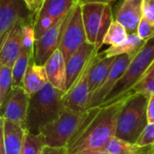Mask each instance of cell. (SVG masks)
<instances>
[{
    "mask_svg": "<svg viewBox=\"0 0 154 154\" xmlns=\"http://www.w3.org/2000/svg\"><path fill=\"white\" fill-rule=\"evenodd\" d=\"M129 94L111 105L100 106L99 112L86 128L66 147L67 154L100 151L116 134L119 112Z\"/></svg>",
    "mask_w": 154,
    "mask_h": 154,
    "instance_id": "6da1fadb",
    "label": "cell"
},
{
    "mask_svg": "<svg viewBox=\"0 0 154 154\" xmlns=\"http://www.w3.org/2000/svg\"><path fill=\"white\" fill-rule=\"evenodd\" d=\"M65 92L53 88L49 82L29 97L25 119V130L39 134V130L54 121L66 108L63 103Z\"/></svg>",
    "mask_w": 154,
    "mask_h": 154,
    "instance_id": "7a4b0ae2",
    "label": "cell"
},
{
    "mask_svg": "<svg viewBox=\"0 0 154 154\" xmlns=\"http://www.w3.org/2000/svg\"><path fill=\"white\" fill-rule=\"evenodd\" d=\"M148 101L149 97L143 94H129L117 117L116 137L131 143H136L143 129L148 125Z\"/></svg>",
    "mask_w": 154,
    "mask_h": 154,
    "instance_id": "3957f363",
    "label": "cell"
},
{
    "mask_svg": "<svg viewBox=\"0 0 154 154\" xmlns=\"http://www.w3.org/2000/svg\"><path fill=\"white\" fill-rule=\"evenodd\" d=\"M154 61V37L148 40L142 49L133 57L125 73L116 82L101 106L111 105L131 93L134 86L140 80Z\"/></svg>",
    "mask_w": 154,
    "mask_h": 154,
    "instance_id": "277c9868",
    "label": "cell"
},
{
    "mask_svg": "<svg viewBox=\"0 0 154 154\" xmlns=\"http://www.w3.org/2000/svg\"><path fill=\"white\" fill-rule=\"evenodd\" d=\"M87 112L88 109L81 112H75L65 108L58 118L42 126L39 130V134L43 135L46 146L66 148L78 132L86 117Z\"/></svg>",
    "mask_w": 154,
    "mask_h": 154,
    "instance_id": "5b68a950",
    "label": "cell"
},
{
    "mask_svg": "<svg viewBox=\"0 0 154 154\" xmlns=\"http://www.w3.org/2000/svg\"><path fill=\"white\" fill-rule=\"evenodd\" d=\"M81 11L87 42L95 45L99 51L103 45L106 33L114 21L112 5L85 4L81 5Z\"/></svg>",
    "mask_w": 154,
    "mask_h": 154,
    "instance_id": "8992f818",
    "label": "cell"
},
{
    "mask_svg": "<svg viewBox=\"0 0 154 154\" xmlns=\"http://www.w3.org/2000/svg\"><path fill=\"white\" fill-rule=\"evenodd\" d=\"M86 42H88L82 19L81 5L77 2L68 18L59 49L62 52L65 60H67Z\"/></svg>",
    "mask_w": 154,
    "mask_h": 154,
    "instance_id": "52a82bcc",
    "label": "cell"
},
{
    "mask_svg": "<svg viewBox=\"0 0 154 154\" xmlns=\"http://www.w3.org/2000/svg\"><path fill=\"white\" fill-rule=\"evenodd\" d=\"M70 12L58 20L41 37L35 40L33 52V62L35 64L43 66L52 53L59 49L62 33Z\"/></svg>",
    "mask_w": 154,
    "mask_h": 154,
    "instance_id": "ba28073f",
    "label": "cell"
},
{
    "mask_svg": "<svg viewBox=\"0 0 154 154\" xmlns=\"http://www.w3.org/2000/svg\"><path fill=\"white\" fill-rule=\"evenodd\" d=\"M97 53H96L90 59L79 78L65 93L63 97V103L67 109L75 112H81L88 109V105L90 97L88 75L91 65L93 64Z\"/></svg>",
    "mask_w": 154,
    "mask_h": 154,
    "instance_id": "9c48e42d",
    "label": "cell"
},
{
    "mask_svg": "<svg viewBox=\"0 0 154 154\" xmlns=\"http://www.w3.org/2000/svg\"><path fill=\"white\" fill-rule=\"evenodd\" d=\"M30 96L23 87L11 88L5 101L0 106V116L23 125L25 128V119Z\"/></svg>",
    "mask_w": 154,
    "mask_h": 154,
    "instance_id": "30bf717a",
    "label": "cell"
},
{
    "mask_svg": "<svg viewBox=\"0 0 154 154\" xmlns=\"http://www.w3.org/2000/svg\"><path fill=\"white\" fill-rule=\"evenodd\" d=\"M132 59L133 58L127 54L116 56L106 79L102 83V85L91 95L88 105V109L101 106L105 98L111 92L116 82L125 73Z\"/></svg>",
    "mask_w": 154,
    "mask_h": 154,
    "instance_id": "8fae6325",
    "label": "cell"
},
{
    "mask_svg": "<svg viewBox=\"0 0 154 154\" xmlns=\"http://www.w3.org/2000/svg\"><path fill=\"white\" fill-rule=\"evenodd\" d=\"M114 20L120 23L129 33H136L143 17V0H118L113 12Z\"/></svg>",
    "mask_w": 154,
    "mask_h": 154,
    "instance_id": "7c38bea8",
    "label": "cell"
},
{
    "mask_svg": "<svg viewBox=\"0 0 154 154\" xmlns=\"http://www.w3.org/2000/svg\"><path fill=\"white\" fill-rule=\"evenodd\" d=\"M30 15L17 20L0 50V64L13 68L23 50V25Z\"/></svg>",
    "mask_w": 154,
    "mask_h": 154,
    "instance_id": "4fadbf2b",
    "label": "cell"
},
{
    "mask_svg": "<svg viewBox=\"0 0 154 154\" xmlns=\"http://www.w3.org/2000/svg\"><path fill=\"white\" fill-rule=\"evenodd\" d=\"M97 52H99V51L96 48L95 45L89 42H86L66 60L67 90L79 78L90 59Z\"/></svg>",
    "mask_w": 154,
    "mask_h": 154,
    "instance_id": "5bb4252c",
    "label": "cell"
},
{
    "mask_svg": "<svg viewBox=\"0 0 154 154\" xmlns=\"http://www.w3.org/2000/svg\"><path fill=\"white\" fill-rule=\"evenodd\" d=\"M23 0H0V50L14 25L23 15Z\"/></svg>",
    "mask_w": 154,
    "mask_h": 154,
    "instance_id": "9a60e30c",
    "label": "cell"
},
{
    "mask_svg": "<svg viewBox=\"0 0 154 154\" xmlns=\"http://www.w3.org/2000/svg\"><path fill=\"white\" fill-rule=\"evenodd\" d=\"M43 66L49 83L53 88L66 93V60L60 50H56Z\"/></svg>",
    "mask_w": 154,
    "mask_h": 154,
    "instance_id": "2e32d148",
    "label": "cell"
},
{
    "mask_svg": "<svg viewBox=\"0 0 154 154\" xmlns=\"http://www.w3.org/2000/svg\"><path fill=\"white\" fill-rule=\"evenodd\" d=\"M116 57H106L102 52H98L91 65L88 75V86L91 95L102 85L106 79ZM90 98V97H89Z\"/></svg>",
    "mask_w": 154,
    "mask_h": 154,
    "instance_id": "e0dca14e",
    "label": "cell"
},
{
    "mask_svg": "<svg viewBox=\"0 0 154 154\" xmlns=\"http://www.w3.org/2000/svg\"><path fill=\"white\" fill-rule=\"evenodd\" d=\"M25 128L16 123L4 120V144L5 154H21Z\"/></svg>",
    "mask_w": 154,
    "mask_h": 154,
    "instance_id": "ac0fdd59",
    "label": "cell"
},
{
    "mask_svg": "<svg viewBox=\"0 0 154 154\" xmlns=\"http://www.w3.org/2000/svg\"><path fill=\"white\" fill-rule=\"evenodd\" d=\"M77 0H45L40 11L34 16L44 17L55 23L68 14L77 4Z\"/></svg>",
    "mask_w": 154,
    "mask_h": 154,
    "instance_id": "d6986e66",
    "label": "cell"
},
{
    "mask_svg": "<svg viewBox=\"0 0 154 154\" xmlns=\"http://www.w3.org/2000/svg\"><path fill=\"white\" fill-rule=\"evenodd\" d=\"M48 82L44 66L37 65L32 61L23 77L22 87L24 91L31 96L40 91Z\"/></svg>",
    "mask_w": 154,
    "mask_h": 154,
    "instance_id": "ffe728a7",
    "label": "cell"
},
{
    "mask_svg": "<svg viewBox=\"0 0 154 154\" xmlns=\"http://www.w3.org/2000/svg\"><path fill=\"white\" fill-rule=\"evenodd\" d=\"M146 42L142 40L136 33H129L128 37L122 43L116 46H110L108 49L102 51V53L106 57H116L127 54L133 58L142 49Z\"/></svg>",
    "mask_w": 154,
    "mask_h": 154,
    "instance_id": "44dd1931",
    "label": "cell"
},
{
    "mask_svg": "<svg viewBox=\"0 0 154 154\" xmlns=\"http://www.w3.org/2000/svg\"><path fill=\"white\" fill-rule=\"evenodd\" d=\"M33 61V52L24 50H22L21 54L15 60L12 68V87H22L23 79L25 75V72L30 65Z\"/></svg>",
    "mask_w": 154,
    "mask_h": 154,
    "instance_id": "7402d4cb",
    "label": "cell"
},
{
    "mask_svg": "<svg viewBox=\"0 0 154 154\" xmlns=\"http://www.w3.org/2000/svg\"><path fill=\"white\" fill-rule=\"evenodd\" d=\"M100 151H104L108 154H137L140 147L135 143H131L113 136Z\"/></svg>",
    "mask_w": 154,
    "mask_h": 154,
    "instance_id": "603a6c76",
    "label": "cell"
},
{
    "mask_svg": "<svg viewBox=\"0 0 154 154\" xmlns=\"http://www.w3.org/2000/svg\"><path fill=\"white\" fill-rule=\"evenodd\" d=\"M45 146V139L42 134H32L26 131L21 154H42Z\"/></svg>",
    "mask_w": 154,
    "mask_h": 154,
    "instance_id": "cb8c5ba5",
    "label": "cell"
},
{
    "mask_svg": "<svg viewBox=\"0 0 154 154\" xmlns=\"http://www.w3.org/2000/svg\"><path fill=\"white\" fill-rule=\"evenodd\" d=\"M128 37V32L125 28L117 21H113L106 33L103 44L116 46L122 43Z\"/></svg>",
    "mask_w": 154,
    "mask_h": 154,
    "instance_id": "d4e9b609",
    "label": "cell"
},
{
    "mask_svg": "<svg viewBox=\"0 0 154 154\" xmlns=\"http://www.w3.org/2000/svg\"><path fill=\"white\" fill-rule=\"evenodd\" d=\"M131 93H141L147 97L154 94V61L140 79V80L134 86Z\"/></svg>",
    "mask_w": 154,
    "mask_h": 154,
    "instance_id": "484cf974",
    "label": "cell"
},
{
    "mask_svg": "<svg viewBox=\"0 0 154 154\" xmlns=\"http://www.w3.org/2000/svg\"><path fill=\"white\" fill-rule=\"evenodd\" d=\"M12 87V68L0 64V106Z\"/></svg>",
    "mask_w": 154,
    "mask_h": 154,
    "instance_id": "4316f807",
    "label": "cell"
},
{
    "mask_svg": "<svg viewBox=\"0 0 154 154\" xmlns=\"http://www.w3.org/2000/svg\"><path fill=\"white\" fill-rule=\"evenodd\" d=\"M136 34L143 41H148L154 37V23L149 21L147 18L144 16L142 17L137 31Z\"/></svg>",
    "mask_w": 154,
    "mask_h": 154,
    "instance_id": "83f0119b",
    "label": "cell"
},
{
    "mask_svg": "<svg viewBox=\"0 0 154 154\" xmlns=\"http://www.w3.org/2000/svg\"><path fill=\"white\" fill-rule=\"evenodd\" d=\"M135 144L140 148L154 145V123H149L145 126Z\"/></svg>",
    "mask_w": 154,
    "mask_h": 154,
    "instance_id": "f1b7e54d",
    "label": "cell"
},
{
    "mask_svg": "<svg viewBox=\"0 0 154 154\" xmlns=\"http://www.w3.org/2000/svg\"><path fill=\"white\" fill-rule=\"evenodd\" d=\"M143 16L154 23V0H143Z\"/></svg>",
    "mask_w": 154,
    "mask_h": 154,
    "instance_id": "f546056e",
    "label": "cell"
},
{
    "mask_svg": "<svg viewBox=\"0 0 154 154\" xmlns=\"http://www.w3.org/2000/svg\"><path fill=\"white\" fill-rule=\"evenodd\" d=\"M23 2L24 3L27 10H29L32 14H36L42 8L45 0H23Z\"/></svg>",
    "mask_w": 154,
    "mask_h": 154,
    "instance_id": "4dcf8cb0",
    "label": "cell"
},
{
    "mask_svg": "<svg viewBox=\"0 0 154 154\" xmlns=\"http://www.w3.org/2000/svg\"><path fill=\"white\" fill-rule=\"evenodd\" d=\"M147 119H148V124L154 123V94L149 97L148 106H147Z\"/></svg>",
    "mask_w": 154,
    "mask_h": 154,
    "instance_id": "1f68e13d",
    "label": "cell"
},
{
    "mask_svg": "<svg viewBox=\"0 0 154 154\" xmlns=\"http://www.w3.org/2000/svg\"><path fill=\"white\" fill-rule=\"evenodd\" d=\"M42 154H67V149L65 147L56 148V147L45 146L42 152Z\"/></svg>",
    "mask_w": 154,
    "mask_h": 154,
    "instance_id": "d6a6232c",
    "label": "cell"
},
{
    "mask_svg": "<svg viewBox=\"0 0 154 154\" xmlns=\"http://www.w3.org/2000/svg\"><path fill=\"white\" fill-rule=\"evenodd\" d=\"M0 154H5L4 144V119L0 116Z\"/></svg>",
    "mask_w": 154,
    "mask_h": 154,
    "instance_id": "836d02e7",
    "label": "cell"
},
{
    "mask_svg": "<svg viewBox=\"0 0 154 154\" xmlns=\"http://www.w3.org/2000/svg\"><path fill=\"white\" fill-rule=\"evenodd\" d=\"M80 5H85V4H113L116 0H77Z\"/></svg>",
    "mask_w": 154,
    "mask_h": 154,
    "instance_id": "e575fe53",
    "label": "cell"
},
{
    "mask_svg": "<svg viewBox=\"0 0 154 154\" xmlns=\"http://www.w3.org/2000/svg\"><path fill=\"white\" fill-rule=\"evenodd\" d=\"M137 154H154V147L153 145L140 148V151Z\"/></svg>",
    "mask_w": 154,
    "mask_h": 154,
    "instance_id": "d590c367",
    "label": "cell"
},
{
    "mask_svg": "<svg viewBox=\"0 0 154 154\" xmlns=\"http://www.w3.org/2000/svg\"><path fill=\"white\" fill-rule=\"evenodd\" d=\"M78 154H108L104 151H93V152H80Z\"/></svg>",
    "mask_w": 154,
    "mask_h": 154,
    "instance_id": "8d00e7d4",
    "label": "cell"
},
{
    "mask_svg": "<svg viewBox=\"0 0 154 154\" xmlns=\"http://www.w3.org/2000/svg\"><path fill=\"white\" fill-rule=\"evenodd\" d=\"M153 147H154V145H153Z\"/></svg>",
    "mask_w": 154,
    "mask_h": 154,
    "instance_id": "74e56055",
    "label": "cell"
}]
</instances>
